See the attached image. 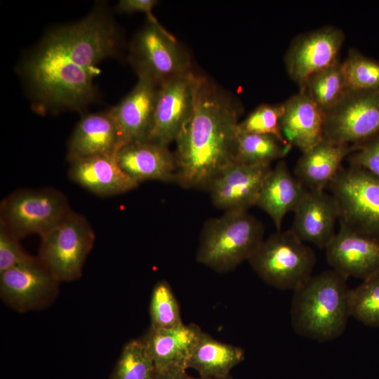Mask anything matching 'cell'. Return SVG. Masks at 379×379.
<instances>
[{
	"mask_svg": "<svg viewBox=\"0 0 379 379\" xmlns=\"http://www.w3.org/2000/svg\"><path fill=\"white\" fill-rule=\"evenodd\" d=\"M124 145L109 110L87 114L76 125L67 145L69 162L116 154Z\"/></svg>",
	"mask_w": 379,
	"mask_h": 379,
	"instance_id": "obj_21",
	"label": "cell"
},
{
	"mask_svg": "<svg viewBox=\"0 0 379 379\" xmlns=\"http://www.w3.org/2000/svg\"><path fill=\"white\" fill-rule=\"evenodd\" d=\"M327 189L336 201L340 224L379 239V178L359 167H342Z\"/></svg>",
	"mask_w": 379,
	"mask_h": 379,
	"instance_id": "obj_9",
	"label": "cell"
},
{
	"mask_svg": "<svg viewBox=\"0 0 379 379\" xmlns=\"http://www.w3.org/2000/svg\"><path fill=\"white\" fill-rule=\"evenodd\" d=\"M354 145H338L323 140L302 152L294 168V175L309 190L325 191L342 168L343 161Z\"/></svg>",
	"mask_w": 379,
	"mask_h": 379,
	"instance_id": "obj_24",
	"label": "cell"
},
{
	"mask_svg": "<svg viewBox=\"0 0 379 379\" xmlns=\"http://www.w3.org/2000/svg\"><path fill=\"white\" fill-rule=\"evenodd\" d=\"M354 146L347 158L350 166L365 169L379 178V132Z\"/></svg>",
	"mask_w": 379,
	"mask_h": 379,
	"instance_id": "obj_34",
	"label": "cell"
},
{
	"mask_svg": "<svg viewBox=\"0 0 379 379\" xmlns=\"http://www.w3.org/2000/svg\"><path fill=\"white\" fill-rule=\"evenodd\" d=\"M263 236L262 223L248 211H226L204 223L196 260L217 272H230L249 260Z\"/></svg>",
	"mask_w": 379,
	"mask_h": 379,
	"instance_id": "obj_4",
	"label": "cell"
},
{
	"mask_svg": "<svg viewBox=\"0 0 379 379\" xmlns=\"http://www.w3.org/2000/svg\"><path fill=\"white\" fill-rule=\"evenodd\" d=\"M324 112L347 90L343 63L338 59L330 66L312 74L302 88Z\"/></svg>",
	"mask_w": 379,
	"mask_h": 379,
	"instance_id": "obj_27",
	"label": "cell"
},
{
	"mask_svg": "<svg viewBox=\"0 0 379 379\" xmlns=\"http://www.w3.org/2000/svg\"><path fill=\"white\" fill-rule=\"evenodd\" d=\"M157 2L155 0H121L117 3L116 10L120 13L142 12L150 16L152 15V10Z\"/></svg>",
	"mask_w": 379,
	"mask_h": 379,
	"instance_id": "obj_35",
	"label": "cell"
},
{
	"mask_svg": "<svg viewBox=\"0 0 379 379\" xmlns=\"http://www.w3.org/2000/svg\"><path fill=\"white\" fill-rule=\"evenodd\" d=\"M116 156L121 168L138 183L145 180L176 182V159L166 146L135 141L123 145Z\"/></svg>",
	"mask_w": 379,
	"mask_h": 379,
	"instance_id": "obj_20",
	"label": "cell"
},
{
	"mask_svg": "<svg viewBox=\"0 0 379 379\" xmlns=\"http://www.w3.org/2000/svg\"><path fill=\"white\" fill-rule=\"evenodd\" d=\"M270 165H250L232 161L211 182L208 190L213 204L225 212L248 211L255 206Z\"/></svg>",
	"mask_w": 379,
	"mask_h": 379,
	"instance_id": "obj_15",
	"label": "cell"
},
{
	"mask_svg": "<svg viewBox=\"0 0 379 379\" xmlns=\"http://www.w3.org/2000/svg\"><path fill=\"white\" fill-rule=\"evenodd\" d=\"M116 154L101 155L69 162V179L102 197L121 194L134 190L139 183L121 168Z\"/></svg>",
	"mask_w": 379,
	"mask_h": 379,
	"instance_id": "obj_19",
	"label": "cell"
},
{
	"mask_svg": "<svg viewBox=\"0 0 379 379\" xmlns=\"http://www.w3.org/2000/svg\"><path fill=\"white\" fill-rule=\"evenodd\" d=\"M150 328H172L182 321L180 307L170 284L160 280L154 285L149 302Z\"/></svg>",
	"mask_w": 379,
	"mask_h": 379,
	"instance_id": "obj_30",
	"label": "cell"
},
{
	"mask_svg": "<svg viewBox=\"0 0 379 379\" xmlns=\"http://www.w3.org/2000/svg\"><path fill=\"white\" fill-rule=\"evenodd\" d=\"M306 190L281 159L265 179L255 206L270 217L277 231H279L284 218L295 211Z\"/></svg>",
	"mask_w": 379,
	"mask_h": 379,
	"instance_id": "obj_23",
	"label": "cell"
},
{
	"mask_svg": "<svg viewBox=\"0 0 379 379\" xmlns=\"http://www.w3.org/2000/svg\"><path fill=\"white\" fill-rule=\"evenodd\" d=\"M154 363L142 338L128 342L121 351L112 379H153Z\"/></svg>",
	"mask_w": 379,
	"mask_h": 379,
	"instance_id": "obj_28",
	"label": "cell"
},
{
	"mask_svg": "<svg viewBox=\"0 0 379 379\" xmlns=\"http://www.w3.org/2000/svg\"><path fill=\"white\" fill-rule=\"evenodd\" d=\"M129 60L138 78L157 86L190 69L188 54L152 15L135 34L130 46Z\"/></svg>",
	"mask_w": 379,
	"mask_h": 379,
	"instance_id": "obj_7",
	"label": "cell"
},
{
	"mask_svg": "<svg viewBox=\"0 0 379 379\" xmlns=\"http://www.w3.org/2000/svg\"><path fill=\"white\" fill-rule=\"evenodd\" d=\"M347 88L354 91L379 90V62L350 49L342 62Z\"/></svg>",
	"mask_w": 379,
	"mask_h": 379,
	"instance_id": "obj_31",
	"label": "cell"
},
{
	"mask_svg": "<svg viewBox=\"0 0 379 379\" xmlns=\"http://www.w3.org/2000/svg\"><path fill=\"white\" fill-rule=\"evenodd\" d=\"M291 147L277 138L264 134L237 132L233 161L250 165H270L281 160Z\"/></svg>",
	"mask_w": 379,
	"mask_h": 379,
	"instance_id": "obj_26",
	"label": "cell"
},
{
	"mask_svg": "<svg viewBox=\"0 0 379 379\" xmlns=\"http://www.w3.org/2000/svg\"><path fill=\"white\" fill-rule=\"evenodd\" d=\"M324 113V140L357 145L379 132V90L347 89Z\"/></svg>",
	"mask_w": 379,
	"mask_h": 379,
	"instance_id": "obj_10",
	"label": "cell"
},
{
	"mask_svg": "<svg viewBox=\"0 0 379 379\" xmlns=\"http://www.w3.org/2000/svg\"><path fill=\"white\" fill-rule=\"evenodd\" d=\"M95 237L87 218L73 211L41 237L39 259L58 281L76 280L81 276Z\"/></svg>",
	"mask_w": 379,
	"mask_h": 379,
	"instance_id": "obj_8",
	"label": "cell"
},
{
	"mask_svg": "<svg viewBox=\"0 0 379 379\" xmlns=\"http://www.w3.org/2000/svg\"><path fill=\"white\" fill-rule=\"evenodd\" d=\"M159 86L138 78L133 88L109 110L124 145L147 140L154 110Z\"/></svg>",
	"mask_w": 379,
	"mask_h": 379,
	"instance_id": "obj_18",
	"label": "cell"
},
{
	"mask_svg": "<svg viewBox=\"0 0 379 379\" xmlns=\"http://www.w3.org/2000/svg\"><path fill=\"white\" fill-rule=\"evenodd\" d=\"M200 379H231L230 376L225 378H201Z\"/></svg>",
	"mask_w": 379,
	"mask_h": 379,
	"instance_id": "obj_37",
	"label": "cell"
},
{
	"mask_svg": "<svg viewBox=\"0 0 379 379\" xmlns=\"http://www.w3.org/2000/svg\"><path fill=\"white\" fill-rule=\"evenodd\" d=\"M201 332V328L193 324H182L172 328H149L142 339L152 357L155 373L186 371L190 352Z\"/></svg>",
	"mask_w": 379,
	"mask_h": 379,
	"instance_id": "obj_22",
	"label": "cell"
},
{
	"mask_svg": "<svg viewBox=\"0 0 379 379\" xmlns=\"http://www.w3.org/2000/svg\"><path fill=\"white\" fill-rule=\"evenodd\" d=\"M291 228L305 243L325 249L336 234L338 208L331 194L307 190L295 210Z\"/></svg>",
	"mask_w": 379,
	"mask_h": 379,
	"instance_id": "obj_16",
	"label": "cell"
},
{
	"mask_svg": "<svg viewBox=\"0 0 379 379\" xmlns=\"http://www.w3.org/2000/svg\"><path fill=\"white\" fill-rule=\"evenodd\" d=\"M58 283L39 258L33 257L0 273V295L18 312L36 310L53 302Z\"/></svg>",
	"mask_w": 379,
	"mask_h": 379,
	"instance_id": "obj_12",
	"label": "cell"
},
{
	"mask_svg": "<svg viewBox=\"0 0 379 379\" xmlns=\"http://www.w3.org/2000/svg\"><path fill=\"white\" fill-rule=\"evenodd\" d=\"M153 379H194L187 374L185 370H171L155 373Z\"/></svg>",
	"mask_w": 379,
	"mask_h": 379,
	"instance_id": "obj_36",
	"label": "cell"
},
{
	"mask_svg": "<svg viewBox=\"0 0 379 379\" xmlns=\"http://www.w3.org/2000/svg\"><path fill=\"white\" fill-rule=\"evenodd\" d=\"M283 112V103L262 104L243 121H239L237 131L241 133L270 135L288 145L281 132L280 121Z\"/></svg>",
	"mask_w": 379,
	"mask_h": 379,
	"instance_id": "obj_32",
	"label": "cell"
},
{
	"mask_svg": "<svg viewBox=\"0 0 379 379\" xmlns=\"http://www.w3.org/2000/svg\"><path fill=\"white\" fill-rule=\"evenodd\" d=\"M73 211L64 193L53 187L18 189L0 204V224L20 239L42 237Z\"/></svg>",
	"mask_w": 379,
	"mask_h": 379,
	"instance_id": "obj_6",
	"label": "cell"
},
{
	"mask_svg": "<svg viewBox=\"0 0 379 379\" xmlns=\"http://www.w3.org/2000/svg\"><path fill=\"white\" fill-rule=\"evenodd\" d=\"M347 278L331 269L312 274L293 291L291 322L298 335L318 342L345 331L350 317Z\"/></svg>",
	"mask_w": 379,
	"mask_h": 379,
	"instance_id": "obj_3",
	"label": "cell"
},
{
	"mask_svg": "<svg viewBox=\"0 0 379 379\" xmlns=\"http://www.w3.org/2000/svg\"><path fill=\"white\" fill-rule=\"evenodd\" d=\"M199 77L190 71L159 86L146 141L166 147L175 141L192 112Z\"/></svg>",
	"mask_w": 379,
	"mask_h": 379,
	"instance_id": "obj_11",
	"label": "cell"
},
{
	"mask_svg": "<svg viewBox=\"0 0 379 379\" xmlns=\"http://www.w3.org/2000/svg\"><path fill=\"white\" fill-rule=\"evenodd\" d=\"M20 240L0 224V273L33 258L22 248Z\"/></svg>",
	"mask_w": 379,
	"mask_h": 379,
	"instance_id": "obj_33",
	"label": "cell"
},
{
	"mask_svg": "<svg viewBox=\"0 0 379 379\" xmlns=\"http://www.w3.org/2000/svg\"><path fill=\"white\" fill-rule=\"evenodd\" d=\"M241 109L233 97L199 76L192 112L175 140L176 183L206 189L233 161Z\"/></svg>",
	"mask_w": 379,
	"mask_h": 379,
	"instance_id": "obj_2",
	"label": "cell"
},
{
	"mask_svg": "<svg viewBox=\"0 0 379 379\" xmlns=\"http://www.w3.org/2000/svg\"><path fill=\"white\" fill-rule=\"evenodd\" d=\"M281 132L290 147L305 152L324 140V113L304 88L284 103Z\"/></svg>",
	"mask_w": 379,
	"mask_h": 379,
	"instance_id": "obj_17",
	"label": "cell"
},
{
	"mask_svg": "<svg viewBox=\"0 0 379 379\" xmlns=\"http://www.w3.org/2000/svg\"><path fill=\"white\" fill-rule=\"evenodd\" d=\"M331 269L344 277L365 280L379 273V239L340 224L325 248Z\"/></svg>",
	"mask_w": 379,
	"mask_h": 379,
	"instance_id": "obj_14",
	"label": "cell"
},
{
	"mask_svg": "<svg viewBox=\"0 0 379 379\" xmlns=\"http://www.w3.org/2000/svg\"><path fill=\"white\" fill-rule=\"evenodd\" d=\"M349 308L350 317L363 324L379 326V273L350 290Z\"/></svg>",
	"mask_w": 379,
	"mask_h": 379,
	"instance_id": "obj_29",
	"label": "cell"
},
{
	"mask_svg": "<svg viewBox=\"0 0 379 379\" xmlns=\"http://www.w3.org/2000/svg\"><path fill=\"white\" fill-rule=\"evenodd\" d=\"M120 36L104 5L81 20L49 31L20 65L35 111H78L91 103L96 97L98 65L117 55Z\"/></svg>",
	"mask_w": 379,
	"mask_h": 379,
	"instance_id": "obj_1",
	"label": "cell"
},
{
	"mask_svg": "<svg viewBox=\"0 0 379 379\" xmlns=\"http://www.w3.org/2000/svg\"><path fill=\"white\" fill-rule=\"evenodd\" d=\"M244 357L241 347L220 342L201 331L190 352L187 368L195 369L201 378H225Z\"/></svg>",
	"mask_w": 379,
	"mask_h": 379,
	"instance_id": "obj_25",
	"label": "cell"
},
{
	"mask_svg": "<svg viewBox=\"0 0 379 379\" xmlns=\"http://www.w3.org/2000/svg\"><path fill=\"white\" fill-rule=\"evenodd\" d=\"M344 40L343 32L333 26L323 27L298 35L284 57L288 76L302 88L312 74L338 59Z\"/></svg>",
	"mask_w": 379,
	"mask_h": 379,
	"instance_id": "obj_13",
	"label": "cell"
},
{
	"mask_svg": "<svg viewBox=\"0 0 379 379\" xmlns=\"http://www.w3.org/2000/svg\"><path fill=\"white\" fill-rule=\"evenodd\" d=\"M248 261L268 285L293 291L312 275L316 255L291 230H279L264 239Z\"/></svg>",
	"mask_w": 379,
	"mask_h": 379,
	"instance_id": "obj_5",
	"label": "cell"
}]
</instances>
